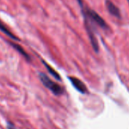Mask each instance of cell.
<instances>
[{"label":"cell","mask_w":129,"mask_h":129,"mask_svg":"<svg viewBox=\"0 0 129 129\" xmlns=\"http://www.w3.org/2000/svg\"><path fill=\"white\" fill-rule=\"evenodd\" d=\"M106 7L107 11L109 12V14L117 18H121V13L119 9L110 0H106Z\"/></svg>","instance_id":"5b68a950"},{"label":"cell","mask_w":129,"mask_h":129,"mask_svg":"<svg viewBox=\"0 0 129 129\" xmlns=\"http://www.w3.org/2000/svg\"><path fill=\"white\" fill-rule=\"evenodd\" d=\"M43 64H44V66H46V69H47V71L49 72V74L52 75V76H53L56 80H58V81H60L61 80V77H60V75H58V73L55 71V70H54L49 64H47L45 61H43Z\"/></svg>","instance_id":"52a82bcc"},{"label":"cell","mask_w":129,"mask_h":129,"mask_svg":"<svg viewBox=\"0 0 129 129\" xmlns=\"http://www.w3.org/2000/svg\"><path fill=\"white\" fill-rule=\"evenodd\" d=\"M39 78H40V81L43 83V84L47 87L49 90H50L56 96H59V95H61L64 92V90L63 88L59 85L57 83L52 81L47 75H46L45 74L43 73H40L39 75Z\"/></svg>","instance_id":"6da1fadb"},{"label":"cell","mask_w":129,"mask_h":129,"mask_svg":"<svg viewBox=\"0 0 129 129\" xmlns=\"http://www.w3.org/2000/svg\"><path fill=\"white\" fill-rule=\"evenodd\" d=\"M0 31H2L3 33H4L6 35H7V36L9 37L10 38L13 39L14 40H16V41H18V40H19V39H18L14 34H12V33L10 31V30H9L1 21H0Z\"/></svg>","instance_id":"8992f818"},{"label":"cell","mask_w":129,"mask_h":129,"mask_svg":"<svg viewBox=\"0 0 129 129\" xmlns=\"http://www.w3.org/2000/svg\"><path fill=\"white\" fill-rule=\"evenodd\" d=\"M85 26H86V29H87V34L89 36V39H90L91 46H92L93 50L96 52H99V45H98V41H97V40L96 38V36H95L93 31L92 30L91 27L89 26L88 23L86 22V21H85Z\"/></svg>","instance_id":"277c9868"},{"label":"cell","mask_w":129,"mask_h":129,"mask_svg":"<svg viewBox=\"0 0 129 129\" xmlns=\"http://www.w3.org/2000/svg\"><path fill=\"white\" fill-rule=\"evenodd\" d=\"M8 129H17V128L14 126V124L11 123H8Z\"/></svg>","instance_id":"9c48e42d"},{"label":"cell","mask_w":129,"mask_h":129,"mask_svg":"<svg viewBox=\"0 0 129 129\" xmlns=\"http://www.w3.org/2000/svg\"><path fill=\"white\" fill-rule=\"evenodd\" d=\"M84 15L85 17L89 18L93 22L96 24L101 28H103V29H107L108 28V24H106V22L95 11H93L92 9H87L86 12L84 13Z\"/></svg>","instance_id":"7a4b0ae2"},{"label":"cell","mask_w":129,"mask_h":129,"mask_svg":"<svg viewBox=\"0 0 129 129\" xmlns=\"http://www.w3.org/2000/svg\"><path fill=\"white\" fill-rule=\"evenodd\" d=\"M127 3H128V4H129V0H127Z\"/></svg>","instance_id":"30bf717a"},{"label":"cell","mask_w":129,"mask_h":129,"mask_svg":"<svg viewBox=\"0 0 129 129\" xmlns=\"http://www.w3.org/2000/svg\"><path fill=\"white\" fill-rule=\"evenodd\" d=\"M11 45L21 54V55H22L27 60H28V61H30V57L29 56V55L24 51V49L20 46V45H18V44H17V43H11Z\"/></svg>","instance_id":"ba28073f"},{"label":"cell","mask_w":129,"mask_h":129,"mask_svg":"<svg viewBox=\"0 0 129 129\" xmlns=\"http://www.w3.org/2000/svg\"><path fill=\"white\" fill-rule=\"evenodd\" d=\"M69 81L73 85V87L80 93H87V88L86 85L84 84L83 81H81L80 79L75 78V77H69Z\"/></svg>","instance_id":"3957f363"}]
</instances>
